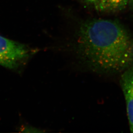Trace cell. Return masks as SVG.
Returning a JSON list of instances; mask_svg holds the SVG:
<instances>
[{
	"label": "cell",
	"instance_id": "4",
	"mask_svg": "<svg viewBox=\"0 0 133 133\" xmlns=\"http://www.w3.org/2000/svg\"><path fill=\"white\" fill-rule=\"evenodd\" d=\"M129 0H99L94 4L95 8L103 12H116L123 10L128 4Z\"/></svg>",
	"mask_w": 133,
	"mask_h": 133
},
{
	"label": "cell",
	"instance_id": "5",
	"mask_svg": "<svg viewBox=\"0 0 133 133\" xmlns=\"http://www.w3.org/2000/svg\"><path fill=\"white\" fill-rule=\"evenodd\" d=\"M22 130V132H29V133H41L43 132V131L40 130L39 129L31 127V126H25L24 127Z\"/></svg>",
	"mask_w": 133,
	"mask_h": 133
},
{
	"label": "cell",
	"instance_id": "1",
	"mask_svg": "<svg viewBox=\"0 0 133 133\" xmlns=\"http://www.w3.org/2000/svg\"><path fill=\"white\" fill-rule=\"evenodd\" d=\"M77 37V57L91 70L117 74L133 65V39L118 22L87 20L81 24Z\"/></svg>",
	"mask_w": 133,
	"mask_h": 133
},
{
	"label": "cell",
	"instance_id": "2",
	"mask_svg": "<svg viewBox=\"0 0 133 133\" xmlns=\"http://www.w3.org/2000/svg\"><path fill=\"white\" fill-rule=\"evenodd\" d=\"M32 54L25 44L0 35V65L10 69H17Z\"/></svg>",
	"mask_w": 133,
	"mask_h": 133
},
{
	"label": "cell",
	"instance_id": "3",
	"mask_svg": "<svg viewBox=\"0 0 133 133\" xmlns=\"http://www.w3.org/2000/svg\"><path fill=\"white\" fill-rule=\"evenodd\" d=\"M120 83L125 99L130 130L133 133V65L122 72Z\"/></svg>",
	"mask_w": 133,
	"mask_h": 133
},
{
	"label": "cell",
	"instance_id": "6",
	"mask_svg": "<svg viewBox=\"0 0 133 133\" xmlns=\"http://www.w3.org/2000/svg\"><path fill=\"white\" fill-rule=\"evenodd\" d=\"M128 5L133 11V0H129Z\"/></svg>",
	"mask_w": 133,
	"mask_h": 133
},
{
	"label": "cell",
	"instance_id": "7",
	"mask_svg": "<svg viewBox=\"0 0 133 133\" xmlns=\"http://www.w3.org/2000/svg\"><path fill=\"white\" fill-rule=\"evenodd\" d=\"M86 1L92 3H94L95 4V3L97 2L99 0H85Z\"/></svg>",
	"mask_w": 133,
	"mask_h": 133
}]
</instances>
